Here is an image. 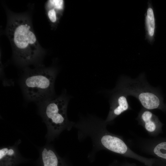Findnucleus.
<instances>
[{"label":"nucleus","instance_id":"nucleus-1","mask_svg":"<svg viewBox=\"0 0 166 166\" xmlns=\"http://www.w3.org/2000/svg\"><path fill=\"white\" fill-rule=\"evenodd\" d=\"M7 12L6 31L11 44L14 61L23 67L40 64L45 51L37 39L30 17L28 14Z\"/></svg>","mask_w":166,"mask_h":166},{"label":"nucleus","instance_id":"nucleus-2","mask_svg":"<svg viewBox=\"0 0 166 166\" xmlns=\"http://www.w3.org/2000/svg\"><path fill=\"white\" fill-rule=\"evenodd\" d=\"M57 73L53 68L46 67L41 64L34 69L26 67L21 85L26 99L38 103L53 98Z\"/></svg>","mask_w":166,"mask_h":166},{"label":"nucleus","instance_id":"nucleus-3","mask_svg":"<svg viewBox=\"0 0 166 166\" xmlns=\"http://www.w3.org/2000/svg\"><path fill=\"white\" fill-rule=\"evenodd\" d=\"M69 98L65 93L38 103L39 112L47 129L45 137L53 140L64 130H70L75 123L70 121L67 111Z\"/></svg>","mask_w":166,"mask_h":166},{"label":"nucleus","instance_id":"nucleus-4","mask_svg":"<svg viewBox=\"0 0 166 166\" xmlns=\"http://www.w3.org/2000/svg\"><path fill=\"white\" fill-rule=\"evenodd\" d=\"M115 87L127 96L135 97L143 108L151 110L158 109L163 111H166L160 89L150 85L146 80L144 73H141L135 79L121 76Z\"/></svg>","mask_w":166,"mask_h":166},{"label":"nucleus","instance_id":"nucleus-5","mask_svg":"<svg viewBox=\"0 0 166 166\" xmlns=\"http://www.w3.org/2000/svg\"><path fill=\"white\" fill-rule=\"evenodd\" d=\"M109 93V110L105 120L108 124L123 113L132 109L125 94L115 87Z\"/></svg>","mask_w":166,"mask_h":166},{"label":"nucleus","instance_id":"nucleus-6","mask_svg":"<svg viewBox=\"0 0 166 166\" xmlns=\"http://www.w3.org/2000/svg\"><path fill=\"white\" fill-rule=\"evenodd\" d=\"M136 120L138 124L142 126L152 136H156L162 131L163 124L151 110L142 108Z\"/></svg>","mask_w":166,"mask_h":166},{"label":"nucleus","instance_id":"nucleus-7","mask_svg":"<svg viewBox=\"0 0 166 166\" xmlns=\"http://www.w3.org/2000/svg\"><path fill=\"white\" fill-rule=\"evenodd\" d=\"M136 143L138 147L142 152L166 161V140L140 138Z\"/></svg>","mask_w":166,"mask_h":166},{"label":"nucleus","instance_id":"nucleus-8","mask_svg":"<svg viewBox=\"0 0 166 166\" xmlns=\"http://www.w3.org/2000/svg\"><path fill=\"white\" fill-rule=\"evenodd\" d=\"M19 140L12 146L3 147L0 149V166H16L26 160L21 156L18 148Z\"/></svg>","mask_w":166,"mask_h":166},{"label":"nucleus","instance_id":"nucleus-9","mask_svg":"<svg viewBox=\"0 0 166 166\" xmlns=\"http://www.w3.org/2000/svg\"><path fill=\"white\" fill-rule=\"evenodd\" d=\"M39 166H68L52 147L47 145L40 150Z\"/></svg>","mask_w":166,"mask_h":166},{"label":"nucleus","instance_id":"nucleus-10","mask_svg":"<svg viewBox=\"0 0 166 166\" xmlns=\"http://www.w3.org/2000/svg\"><path fill=\"white\" fill-rule=\"evenodd\" d=\"M145 16V39L150 44L154 41L156 25L154 12L152 2L148 1Z\"/></svg>","mask_w":166,"mask_h":166},{"label":"nucleus","instance_id":"nucleus-11","mask_svg":"<svg viewBox=\"0 0 166 166\" xmlns=\"http://www.w3.org/2000/svg\"><path fill=\"white\" fill-rule=\"evenodd\" d=\"M64 7V1L62 0H47L45 5V9L48 19L53 24L57 21L58 13L61 12Z\"/></svg>","mask_w":166,"mask_h":166},{"label":"nucleus","instance_id":"nucleus-12","mask_svg":"<svg viewBox=\"0 0 166 166\" xmlns=\"http://www.w3.org/2000/svg\"><path fill=\"white\" fill-rule=\"evenodd\" d=\"M110 166H138L136 164L131 163L128 162L124 161L119 162L117 161H115Z\"/></svg>","mask_w":166,"mask_h":166},{"label":"nucleus","instance_id":"nucleus-13","mask_svg":"<svg viewBox=\"0 0 166 166\" xmlns=\"http://www.w3.org/2000/svg\"><path fill=\"white\" fill-rule=\"evenodd\" d=\"M154 166H166V163L157 158Z\"/></svg>","mask_w":166,"mask_h":166},{"label":"nucleus","instance_id":"nucleus-14","mask_svg":"<svg viewBox=\"0 0 166 166\" xmlns=\"http://www.w3.org/2000/svg\"><path fill=\"white\" fill-rule=\"evenodd\" d=\"M165 106H166V103L165 104Z\"/></svg>","mask_w":166,"mask_h":166}]
</instances>
